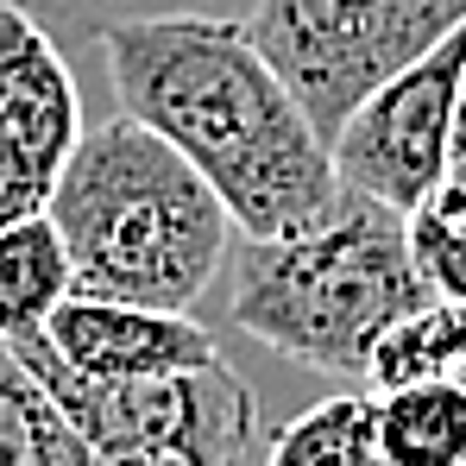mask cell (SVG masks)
<instances>
[{
  "mask_svg": "<svg viewBox=\"0 0 466 466\" xmlns=\"http://www.w3.org/2000/svg\"><path fill=\"white\" fill-rule=\"evenodd\" d=\"M45 215L64 233L70 290L152 309H196L233 246L208 177L133 114L82 127Z\"/></svg>",
  "mask_w": 466,
  "mask_h": 466,
  "instance_id": "2",
  "label": "cell"
},
{
  "mask_svg": "<svg viewBox=\"0 0 466 466\" xmlns=\"http://www.w3.org/2000/svg\"><path fill=\"white\" fill-rule=\"evenodd\" d=\"M32 379L57 397V410L70 416L82 435L88 461L107 466H239L265 461V422H258V397L233 372L228 360H202V366H177V372H139V379H82L70 372L45 328L6 340Z\"/></svg>",
  "mask_w": 466,
  "mask_h": 466,
  "instance_id": "4",
  "label": "cell"
},
{
  "mask_svg": "<svg viewBox=\"0 0 466 466\" xmlns=\"http://www.w3.org/2000/svg\"><path fill=\"white\" fill-rule=\"evenodd\" d=\"M51 353L82 379H139V372H177L215 360V334L189 309H152V303H114L70 290L45 321Z\"/></svg>",
  "mask_w": 466,
  "mask_h": 466,
  "instance_id": "8",
  "label": "cell"
},
{
  "mask_svg": "<svg viewBox=\"0 0 466 466\" xmlns=\"http://www.w3.org/2000/svg\"><path fill=\"white\" fill-rule=\"evenodd\" d=\"M120 114L152 127L228 202L239 233H297L347 189L303 101L233 13L127 19L95 38Z\"/></svg>",
  "mask_w": 466,
  "mask_h": 466,
  "instance_id": "1",
  "label": "cell"
},
{
  "mask_svg": "<svg viewBox=\"0 0 466 466\" xmlns=\"http://www.w3.org/2000/svg\"><path fill=\"white\" fill-rule=\"evenodd\" d=\"M239 19L315 133L334 139L379 82L461 25L466 0H252Z\"/></svg>",
  "mask_w": 466,
  "mask_h": 466,
  "instance_id": "5",
  "label": "cell"
},
{
  "mask_svg": "<svg viewBox=\"0 0 466 466\" xmlns=\"http://www.w3.org/2000/svg\"><path fill=\"white\" fill-rule=\"evenodd\" d=\"M461 82H466V19L441 45H429L416 64L385 76L340 120V133L328 139L340 183L390 202L397 215H410L448 177Z\"/></svg>",
  "mask_w": 466,
  "mask_h": 466,
  "instance_id": "6",
  "label": "cell"
},
{
  "mask_svg": "<svg viewBox=\"0 0 466 466\" xmlns=\"http://www.w3.org/2000/svg\"><path fill=\"white\" fill-rule=\"evenodd\" d=\"M25 6L64 51H95V38L107 25H127V19H164V13H246L252 0H13Z\"/></svg>",
  "mask_w": 466,
  "mask_h": 466,
  "instance_id": "15",
  "label": "cell"
},
{
  "mask_svg": "<svg viewBox=\"0 0 466 466\" xmlns=\"http://www.w3.org/2000/svg\"><path fill=\"white\" fill-rule=\"evenodd\" d=\"M82 139L70 51L13 0H0V221L38 215Z\"/></svg>",
  "mask_w": 466,
  "mask_h": 466,
  "instance_id": "7",
  "label": "cell"
},
{
  "mask_svg": "<svg viewBox=\"0 0 466 466\" xmlns=\"http://www.w3.org/2000/svg\"><path fill=\"white\" fill-rule=\"evenodd\" d=\"M466 372V303L422 297L416 309L390 315L366 347V385L397 390L416 379H461Z\"/></svg>",
  "mask_w": 466,
  "mask_h": 466,
  "instance_id": "10",
  "label": "cell"
},
{
  "mask_svg": "<svg viewBox=\"0 0 466 466\" xmlns=\"http://www.w3.org/2000/svg\"><path fill=\"white\" fill-rule=\"evenodd\" d=\"M429 290L410 265L403 215L340 189L334 208L297 233H246L233 252V328L328 379H366V347L390 315Z\"/></svg>",
  "mask_w": 466,
  "mask_h": 466,
  "instance_id": "3",
  "label": "cell"
},
{
  "mask_svg": "<svg viewBox=\"0 0 466 466\" xmlns=\"http://www.w3.org/2000/svg\"><path fill=\"white\" fill-rule=\"evenodd\" d=\"M265 461L278 466H379V397H321L290 416Z\"/></svg>",
  "mask_w": 466,
  "mask_h": 466,
  "instance_id": "13",
  "label": "cell"
},
{
  "mask_svg": "<svg viewBox=\"0 0 466 466\" xmlns=\"http://www.w3.org/2000/svg\"><path fill=\"white\" fill-rule=\"evenodd\" d=\"M64 297H70V252L57 221L45 208L0 221V340L38 334Z\"/></svg>",
  "mask_w": 466,
  "mask_h": 466,
  "instance_id": "9",
  "label": "cell"
},
{
  "mask_svg": "<svg viewBox=\"0 0 466 466\" xmlns=\"http://www.w3.org/2000/svg\"><path fill=\"white\" fill-rule=\"evenodd\" d=\"M88 466V448L57 410V397L32 379V366L0 340V466Z\"/></svg>",
  "mask_w": 466,
  "mask_h": 466,
  "instance_id": "12",
  "label": "cell"
},
{
  "mask_svg": "<svg viewBox=\"0 0 466 466\" xmlns=\"http://www.w3.org/2000/svg\"><path fill=\"white\" fill-rule=\"evenodd\" d=\"M403 239H410V265L422 290L466 303V177H441L403 215Z\"/></svg>",
  "mask_w": 466,
  "mask_h": 466,
  "instance_id": "14",
  "label": "cell"
},
{
  "mask_svg": "<svg viewBox=\"0 0 466 466\" xmlns=\"http://www.w3.org/2000/svg\"><path fill=\"white\" fill-rule=\"evenodd\" d=\"M466 454V385L416 379L379 390V466H461Z\"/></svg>",
  "mask_w": 466,
  "mask_h": 466,
  "instance_id": "11",
  "label": "cell"
},
{
  "mask_svg": "<svg viewBox=\"0 0 466 466\" xmlns=\"http://www.w3.org/2000/svg\"><path fill=\"white\" fill-rule=\"evenodd\" d=\"M461 466H466V454H461Z\"/></svg>",
  "mask_w": 466,
  "mask_h": 466,
  "instance_id": "17",
  "label": "cell"
},
{
  "mask_svg": "<svg viewBox=\"0 0 466 466\" xmlns=\"http://www.w3.org/2000/svg\"><path fill=\"white\" fill-rule=\"evenodd\" d=\"M448 177H466V82H461V107H454V157H448Z\"/></svg>",
  "mask_w": 466,
  "mask_h": 466,
  "instance_id": "16",
  "label": "cell"
}]
</instances>
